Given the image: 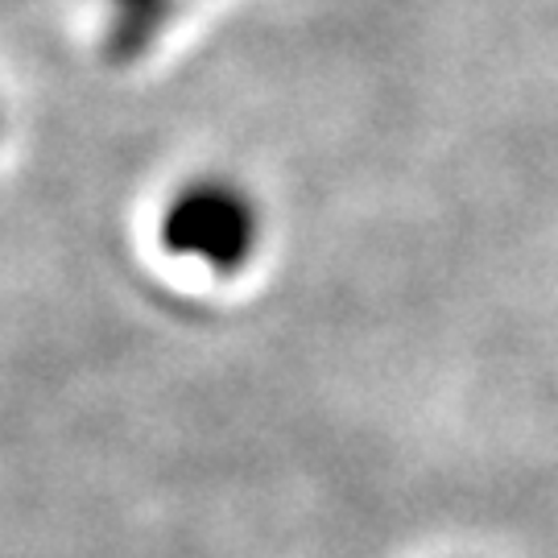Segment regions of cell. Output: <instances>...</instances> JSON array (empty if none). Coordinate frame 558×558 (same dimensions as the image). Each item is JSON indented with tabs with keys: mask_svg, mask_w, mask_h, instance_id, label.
Wrapping results in <instances>:
<instances>
[{
	"mask_svg": "<svg viewBox=\"0 0 558 558\" xmlns=\"http://www.w3.org/2000/svg\"><path fill=\"white\" fill-rule=\"evenodd\" d=\"M265 244V211L244 182L199 174L174 186L158 211V248L211 278L248 274Z\"/></svg>",
	"mask_w": 558,
	"mask_h": 558,
	"instance_id": "obj_1",
	"label": "cell"
},
{
	"mask_svg": "<svg viewBox=\"0 0 558 558\" xmlns=\"http://www.w3.org/2000/svg\"><path fill=\"white\" fill-rule=\"evenodd\" d=\"M0 133H4V117H0Z\"/></svg>",
	"mask_w": 558,
	"mask_h": 558,
	"instance_id": "obj_2",
	"label": "cell"
}]
</instances>
